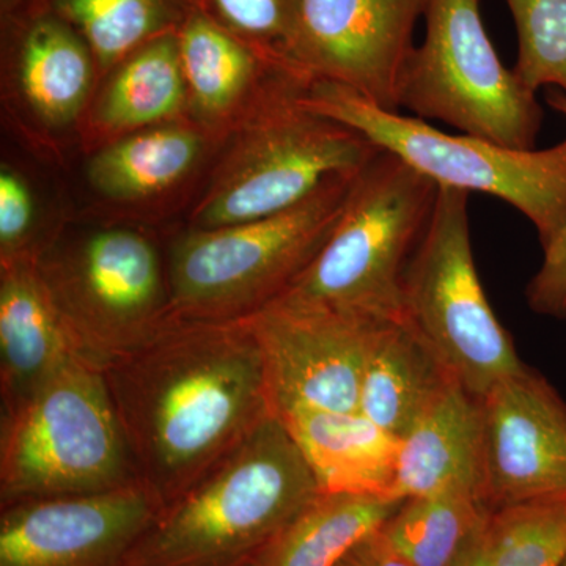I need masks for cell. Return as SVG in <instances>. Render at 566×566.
I'll return each mask as SVG.
<instances>
[{"label": "cell", "instance_id": "obj_35", "mask_svg": "<svg viewBox=\"0 0 566 566\" xmlns=\"http://www.w3.org/2000/svg\"><path fill=\"white\" fill-rule=\"evenodd\" d=\"M564 566H566V560H565V564H564Z\"/></svg>", "mask_w": 566, "mask_h": 566}, {"label": "cell", "instance_id": "obj_3", "mask_svg": "<svg viewBox=\"0 0 566 566\" xmlns=\"http://www.w3.org/2000/svg\"><path fill=\"white\" fill-rule=\"evenodd\" d=\"M439 186L378 148L357 170L340 218L281 300L405 322V274Z\"/></svg>", "mask_w": 566, "mask_h": 566}, {"label": "cell", "instance_id": "obj_22", "mask_svg": "<svg viewBox=\"0 0 566 566\" xmlns=\"http://www.w3.org/2000/svg\"><path fill=\"white\" fill-rule=\"evenodd\" d=\"M200 139L178 128L155 129L111 145L88 167L93 188L112 199H139L161 192L188 174Z\"/></svg>", "mask_w": 566, "mask_h": 566}, {"label": "cell", "instance_id": "obj_15", "mask_svg": "<svg viewBox=\"0 0 566 566\" xmlns=\"http://www.w3.org/2000/svg\"><path fill=\"white\" fill-rule=\"evenodd\" d=\"M483 450L482 400L453 381L400 439L387 501L446 493L483 499Z\"/></svg>", "mask_w": 566, "mask_h": 566}, {"label": "cell", "instance_id": "obj_2", "mask_svg": "<svg viewBox=\"0 0 566 566\" xmlns=\"http://www.w3.org/2000/svg\"><path fill=\"white\" fill-rule=\"evenodd\" d=\"M319 494L300 446L271 416L159 510L126 566H251Z\"/></svg>", "mask_w": 566, "mask_h": 566}, {"label": "cell", "instance_id": "obj_11", "mask_svg": "<svg viewBox=\"0 0 566 566\" xmlns=\"http://www.w3.org/2000/svg\"><path fill=\"white\" fill-rule=\"evenodd\" d=\"M245 319L262 348L275 415L359 412L365 365L386 322L281 297Z\"/></svg>", "mask_w": 566, "mask_h": 566}, {"label": "cell", "instance_id": "obj_1", "mask_svg": "<svg viewBox=\"0 0 566 566\" xmlns=\"http://www.w3.org/2000/svg\"><path fill=\"white\" fill-rule=\"evenodd\" d=\"M103 371L137 479L161 506L275 416L248 319L172 315Z\"/></svg>", "mask_w": 566, "mask_h": 566}, {"label": "cell", "instance_id": "obj_5", "mask_svg": "<svg viewBox=\"0 0 566 566\" xmlns=\"http://www.w3.org/2000/svg\"><path fill=\"white\" fill-rule=\"evenodd\" d=\"M140 482L104 371L76 356L2 416L0 509Z\"/></svg>", "mask_w": 566, "mask_h": 566}, {"label": "cell", "instance_id": "obj_13", "mask_svg": "<svg viewBox=\"0 0 566 566\" xmlns=\"http://www.w3.org/2000/svg\"><path fill=\"white\" fill-rule=\"evenodd\" d=\"M163 506L142 482L0 509V566H126Z\"/></svg>", "mask_w": 566, "mask_h": 566}, {"label": "cell", "instance_id": "obj_36", "mask_svg": "<svg viewBox=\"0 0 566 566\" xmlns=\"http://www.w3.org/2000/svg\"><path fill=\"white\" fill-rule=\"evenodd\" d=\"M252 566V565H251Z\"/></svg>", "mask_w": 566, "mask_h": 566}, {"label": "cell", "instance_id": "obj_14", "mask_svg": "<svg viewBox=\"0 0 566 566\" xmlns=\"http://www.w3.org/2000/svg\"><path fill=\"white\" fill-rule=\"evenodd\" d=\"M483 501L491 512L566 493V403L524 365L482 398Z\"/></svg>", "mask_w": 566, "mask_h": 566}, {"label": "cell", "instance_id": "obj_33", "mask_svg": "<svg viewBox=\"0 0 566 566\" xmlns=\"http://www.w3.org/2000/svg\"><path fill=\"white\" fill-rule=\"evenodd\" d=\"M374 535L349 551L335 566H376Z\"/></svg>", "mask_w": 566, "mask_h": 566}, {"label": "cell", "instance_id": "obj_8", "mask_svg": "<svg viewBox=\"0 0 566 566\" xmlns=\"http://www.w3.org/2000/svg\"><path fill=\"white\" fill-rule=\"evenodd\" d=\"M468 205L469 192L439 188L430 226L406 270L405 322L482 398L524 364L476 273Z\"/></svg>", "mask_w": 566, "mask_h": 566}, {"label": "cell", "instance_id": "obj_31", "mask_svg": "<svg viewBox=\"0 0 566 566\" xmlns=\"http://www.w3.org/2000/svg\"><path fill=\"white\" fill-rule=\"evenodd\" d=\"M490 521L482 531L465 547L464 553L458 558L455 566H490V534H488Z\"/></svg>", "mask_w": 566, "mask_h": 566}, {"label": "cell", "instance_id": "obj_17", "mask_svg": "<svg viewBox=\"0 0 566 566\" xmlns=\"http://www.w3.org/2000/svg\"><path fill=\"white\" fill-rule=\"evenodd\" d=\"M277 416L311 465L319 493L387 501L400 439L360 412L292 408Z\"/></svg>", "mask_w": 566, "mask_h": 566}, {"label": "cell", "instance_id": "obj_23", "mask_svg": "<svg viewBox=\"0 0 566 566\" xmlns=\"http://www.w3.org/2000/svg\"><path fill=\"white\" fill-rule=\"evenodd\" d=\"M178 35L166 33L134 51L111 82L99 107V118L114 129L164 120L185 99Z\"/></svg>", "mask_w": 566, "mask_h": 566}, {"label": "cell", "instance_id": "obj_26", "mask_svg": "<svg viewBox=\"0 0 566 566\" xmlns=\"http://www.w3.org/2000/svg\"><path fill=\"white\" fill-rule=\"evenodd\" d=\"M488 534L490 566H564L566 493L493 512Z\"/></svg>", "mask_w": 566, "mask_h": 566}, {"label": "cell", "instance_id": "obj_34", "mask_svg": "<svg viewBox=\"0 0 566 566\" xmlns=\"http://www.w3.org/2000/svg\"><path fill=\"white\" fill-rule=\"evenodd\" d=\"M18 2V0H3V3H7V6H10V3Z\"/></svg>", "mask_w": 566, "mask_h": 566}, {"label": "cell", "instance_id": "obj_4", "mask_svg": "<svg viewBox=\"0 0 566 566\" xmlns=\"http://www.w3.org/2000/svg\"><path fill=\"white\" fill-rule=\"evenodd\" d=\"M300 106L356 129L439 188L488 193L509 203L531 221L543 249L564 227L566 139L543 150H515L471 134H447L329 81L312 82Z\"/></svg>", "mask_w": 566, "mask_h": 566}, {"label": "cell", "instance_id": "obj_16", "mask_svg": "<svg viewBox=\"0 0 566 566\" xmlns=\"http://www.w3.org/2000/svg\"><path fill=\"white\" fill-rule=\"evenodd\" d=\"M80 356L36 262L3 264L0 282V398L2 416L21 408Z\"/></svg>", "mask_w": 566, "mask_h": 566}, {"label": "cell", "instance_id": "obj_7", "mask_svg": "<svg viewBox=\"0 0 566 566\" xmlns=\"http://www.w3.org/2000/svg\"><path fill=\"white\" fill-rule=\"evenodd\" d=\"M427 35L409 54L398 109L515 150H534L543 125L536 93L502 63L479 0H427Z\"/></svg>", "mask_w": 566, "mask_h": 566}, {"label": "cell", "instance_id": "obj_29", "mask_svg": "<svg viewBox=\"0 0 566 566\" xmlns=\"http://www.w3.org/2000/svg\"><path fill=\"white\" fill-rule=\"evenodd\" d=\"M547 106L566 118V96L549 88ZM542 266L527 285L526 297L535 314L566 318V221L557 237L547 244Z\"/></svg>", "mask_w": 566, "mask_h": 566}, {"label": "cell", "instance_id": "obj_30", "mask_svg": "<svg viewBox=\"0 0 566 566\" xmlns=\"http://www.w3.org/2000/svg\"><path fill=\"white\" fill-rule=\"evenodd\" d=\"M33 223V202L28 186L10 170L0 174V244L2 262H29L24 245ZM2 264V266H3Z\"/></svg>", "mask_w": 566, "mask_h": 566}, {"label": "cell", "instance_id": "obj_19", "mask_svg": "<svg viewBox=\"0 0 566 566\" xmlns=\"http://www.w3.org/2000/svg\"><path fill=\"white\" fill-rule=\"evenodd\" d=\"M401 504L370 495L319 494L252 566H335L385 526Z\"/></svg>", "mask_w": 566, "mask_h": 566}, {"label": "cell", "instance_id": "obj_32", "mask_svg": "<svg viewBox=\"0 0 566 566\" xmlns=\"http://www.w3.org/2000/svg\"><path fill=\"white\" fill-rule=\"evenodd\" d=\"M376 566H415L406 560L382 535L381 528L374 535Z\"/></svg>", "mask_w": 566, "mask_h": 566}, {"label": "cell", "instance_id": "obj_9", "mask_svg": "<svg viewBox=\"0 0 566 566\" xmlns=\"http://www.w3.org/2000/svg\"><path fill=\"white\" fill-rule=\"evenodd\" d=\"M36 270L77 354L106 367L172 316L155 245L133 230L92 234L69 255Z\"/></svg>", "mask_w": 566, "mask_h": 566}, {"label": "cell", "instance_id": "obj_28", "mask_svg": "<svg viewBox=\"0 0 566 566\" xmlns=\"http://www.w3.org/2000/svg\"><path fill=\"white\" fill-rule=\"evenodd\" d=\"M219 24L277 54L290 55L300 22L301 0H210Z\"/></svg>", "mask_w": 566, "mask_h": 566}, {"label": "cell", "instance_id": "obj_24", "mask_svg": "<svg viewBox=\"0 0 566 566\" xmlns=\"http://www.w3.org/2000/svg\"><path fill=\"white\" fill-rule=\"evenodd\" d=\"M178 43L186 84L208 114L226 111L252 80L256 61L251 48L203 10L185 18Z\"/></svg>", "mask_w": 566, "mask_h": 566}, {"label": "cell", "instance_id": "obj_12", "mask_svg": "<svg viewBox=\"0 0 566 566\" xmlns=\"http://www.w3.org/2000/svg\"><path fill=\"white\" fill-rule=\"evenodd\" d=\"M427 0H301L290 55L314 81L398 109V85Z\"/></svg>", "mask_w": 566, "mask_h": 566}, {"label": "cell", "instance_id": "obj_20", "mask_svg": "<svg viewBox=\"0 0 566 566\" xmlns=\"http://www.w3.org/2000/svg\"><path fill=\"white\" fill-rule=\"evenodd\" d=\"M22 91L33 109L52 125L81 109L92 76L91 48L59 14L33 18L20 43Z\"/></svg>", "mask_w": 566, "mask_h": 566}, {"label": "cell", "instance_id": "obj_27", "mask_svg": "<svg viewBox=\"0 0 566 566\" xmlns=\"http://www.w3.org/2000/svg\"><path fill=\"white\" fill-rule=\"evenodd\" d=\"M515 20V73L532 92L566 96V0H505Z\"/></svg>", "mask_w": 566, "mask_h": 566}, {"label": "cell", "instance_id": "obj_25", "mask_svg": "<svg viewBox=\"0 0 566 566\" xmlns=\"http://www.w3.org/2000/svg\"><path fill=\"white\" fill-rule=\"evenodd\" d=\"M54 11L76 28L103 65L166 35L174 13L169 0H54Z\"/></svg>", "mask_w": 566, "mask_h": 566}, {"label": "cell", "instance_id": "obj_6", "mask_svg": "<svg viewBox=\"0 0 566 566\" xmlns=\"http://www.w3.org/2000/svg\"><path fill=\"white\" fill-rule=\"evenodd\" d=\"M354 175H334L281 214L181 238L167 268L172 315L240 322L282 296L333 232Z\"/></svg>", "mask_w": 566, "mask_h": 566}, {"label": "cell", "instance_id": "obj_10", "mask_svg": "<svg viewBox=\"0 0 566 566\" xmlns=\"http://www.w3.org/2000/svg\"><path fill=\"white\" fill-rule=\"evenodd\" d=\"M378 148L363 134L300 103L268 118L248 156L208 197L202 229L271 218L304 202L334 175L354 174Z\"/></svg>", "mask_w": 566, "mask_h": 566}, {"label": "cell", "instance_id": "obj_21", "mask_svg": "<svg viewBox=\"0 0 566 566\" xmlns=\"http://www.w3.org/2000/svg\"><path fill=\"white\" fill-rule=\"evenodd\" d=\"M491 515L476 494L427 495L405 501L381 532L415 566H455Z\"/></svg>", "mask_w": 566, "mask_h": 566}, {"label": "cell", "instance_id": "obj_18", "mask_svg": "<svg viewBox=\"0 0 566 566\" xmlns=\"http://www.w3.org/2000/svg\"><path fill=\"white\" fill-rule=\"evenodd\" d=\"M458 381L408 322L379 326L365 365L359 412L401 439Z\"/></svg>", "mask_w": 566, "mask_h": 566}]
</instances>
